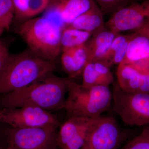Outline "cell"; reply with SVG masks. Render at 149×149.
Instances as JSON below:
<instances>
[{
  "label": "cell",
  "mask_w": 149,
  "mask_h": 149,
  "mask_svg": "<svg viewBox=\"0 0 149 149\" xmlns=\"http://www.w3.org/2000/svg\"><path fill=\"white\" fill-rule=\"evenodd\" d=\"M68 80L69 77L63 78L51 73L27 87L0 95V107L33 106L50 112L64 109Z\"/></svg>",
  "instance_id": "1"
},
{
  "label": "cell",
  "mask_w": 149,
  "mask_h": 149,
  "mask_svg": "<svg viewBox=\"0 0 149 149\" xmlns=\"http://www.w3.org/2000/svg\"><path fill=\"white\" fill-rule=\"evenodd\" d=\"M56 69L54 62L40 57L29 49L10 54L0 74V95L27 87Z\"/></svg>",
  "instance_id": "2"
},
{
  "label": "cell",
  "mask_w": 149,
  "mask_h": 149,
  "mask_svg": "<svg viewBox=\"0 0 149 149\" xmlns=\"http://www.w3.org/2000/svg\"><path fill=\"white\" fill-rule=\"evenodd\" d=\"M63 29L55 20L42 15L22 22L18 33L32 52L55 63L61 52V38Z\"/></svg>",
  "instance_id": "3"
},
{
  "label": "cell",
  "mask_w": 149,
  "mask_h": 149,
  "mask_svg": "<svg viewBox=\"0 0 149 149\" xmlns=\"http://www.w3.org/2000/svg\"><path fill=\"white\" fill-rule=\"evenodd\" d=\"M112 101L109 87L85 88L70 79L64 109L68 118H97L109 109Z\"/></svg>",
  "instance_id": "4"
},
{
  "label": "cell",
  "mask_w": 149,
  "mask_h": 149,
  "mask_svg": "<svg viewBox=\"0 0 149 149\" xmlns=\"http://www.w3.org/2000/svg\"><path fill=\"white\" fill-rule=\"evenodd\" d=\"M113 109L126 125H149V94L130 93L113 83L112 92Z\"/></svg>",
  "instance_id": "5"
},
{
  "label": "cell",
  "mask_w": 149,
  "mask_h": 149,
  "mask_svg": "<svg viewBox=\"0 0 149 149\" xmlns=\"http://www.w3.org/2000/svg\"><path fill=\"white\" fill-rule=\"evenodd\" d=\"M58 126L11 128L6 140L14 149H56Z\"/></svg>",
  "instance_id": "6"
},
{
  "label": "cell",
  "mask_w": 149,
  "mask_h": 149,
  "mask_svg": "<svg viewBox=\"0 0 149 149\" xmlns=\"http://www.w3.org/2000/svg\"><path fill=\"white\" fill-rule=\"evenodd\" d=\"M0 123L18 128L59 125L60 123L58 118L51 112L30 105L1 108Z\"/></svg>",
  "instance_id": "7"
},
{
  "label": "cell",
  "mask_w": 149,
  "mask_h": 149,
  "mask_svg": "<svg viewBox=\"0 0 149 149\" xmlns=\"http://www.w3.org/2000/svg\"><path fill=\"white\" fill-rule=\"evenodd\" d=\"M123 136L114 118L101 116L97 118L80 149H118Z\"/></svg>",
  "instance_id": "8"
},
{
  "label": "cell",
  "mask_w": 149,
  "mask_h": 149,
  "mask_svg": "<svg viewBox=\"0 0 149 149\" xmlns=\"http://www.w3.org/2000/svg\"><path fill=\"white\" fill-rule=\"evenodd\" d=\"M97 118H68L61 125L58 133V148L60 149H81Z\"/></svg>",
  "instance_id": "9"
},
{
  "label": "cell",
  "mask_w": 149,
  "mask_h": 149,
  "mask_svg": "<svg viewBox=\"0 0 149 149\" xmlns=\"http://www.w3.org/2000/svg\"><path fill=\"white\" fill-rule=\"evenodd\" d=\"M149 16V0L134 3L111 15L105 27L117 34L123 31L136 30Z\"/></svg>",
  "instance_id": "10"
},
{
  "label": "cell",
  "mask_w": 149,
  "mask_h": 149,
  "mask_svg": "<svg viewBox=\"0 0 149 149\" xmlns=\"http://www.w3.org/2000/svg\"><path fill=\"white\" fill-rule=\"evenodd\" d=\"M96 4L95 0H49L43 15L55 20L64 29Z\"/></svg>",
  "instance_id": "11"
},
{
  "label": "cell",
  "mask_w": 149,
  "mask_h": 149,
  "mask_svg": "<svg viewBox=\"0 0 149 149\" xmlns=\"http://www.w3.org/2000/svg\"><path fill=\"white\" fill-rule=\"evenodd\" d=\"M120 63L132 67L141 74H149V39L135 32L131 34L125 57Z\"/></svg>",
  "instance_id": "12"
},
{
  "label": "cell",
  "mask_w": 149,
  "mask_h": 149,
  "mask_svg": "<svg viewBox=\"0 0 149 149\" xmlns=\"http://www.w3.org/2000/svg\"><path fill=\"white\" fill-rule=\"evenodd\" d=\"M116 75L117 83L126 93L149 94V74H141L128 65H118Z\"/></svg>",
  "instance_id": "13"
},
{
  "label": "cell",
  "mask_w": 149,
  "mask_h": 149,
  "mask_svg": "<svg viewBox=\"0 0 149 149\" xmlns=\"http://www.w3.org/2000/svg\"><path fill=\"white\" fill-rule=\"evenodd\" d=\"M83 82L85 88L96 86L109 87L113 83V77L110 68L100 61L89 62L82 72Z\"/></svg>",
  "instance_id": "14"
},
{
  "label": "cell",
  "mask_w": 149,
  "mask_h": 149,
  "mask_svg": "<svg viewBox=\"0 0 149 149\" xmlns=\"http://www.w3.org/2000/svg\"><path fill=\"white\" fill-rule=\"evenodd\" d=\"M119 34L114 33L106 27L91 36L86 42L89 62L101 61L109 50L112 43Z\"/></svg>",
  "instance_id": "15"
},
{
  "label": "cell",
  "mask_w": 149,
  "mask_h": 149,
  "mask_svg": "<svg viewBox=\"0 0 149 149\" xmlns=\"http://www.w3.org/2000/svg\"><path fill=\"white\" fill-rule=\"evenodd\" d=\"M104 15L97 4L93 8L77 17L67 27L88 32L93 35L105 28Z\"/></svg>",
  "instance_id": "16"
},
{
  "label": "cell",
  "mask_w": 149,
  "mask_h": 149,
  "mask_svg": "<svg viewBox=\"0 0 149 149\" xmlns=\"http://www.w3.org/2000/svg\"><path fill=\"white\" fill-rule=\"evenodd\" d=\"M14 7V19L22 22L44 12L49 0H12Z\"/></svg>",
  "instance_id": "17"
},
{
  "label": "cell",
  "mask_w": 149,
  "mask_h": 149,
  "mask_svg": "<svg viewBox=\"0 0 149 149\" xmlns=\"http://www.w3.org/2000/svg\"><path fill=\"white\" fill-rule=\"evenodd\" d=\"M130 35H121L120 34L115 38L109 50L100 61L111 68L115 65H119L122 63L125 57L129 40Z\"/></svg>",
  "instance_id": "18"
},
{
  "label": "cell",
  "mask_w": 149,
  "mask_h": 149,
  "mask_svg": "<svg viewBox=\"0 0 149 149\" xmlns=\"http://www.w3.org/2000/svg\"><path fill=\"white\" fill-rule=\"evenodd\" d=\"M92 36L89 32L67 27L63 30L61 38V52L86 44Z\"/></svg>",
  "instance_id": "19"
},
{
  "label": "cell",
  "mask_w": 149,
  "mask_h": 149,
  "mask_svg": "<svg viewBox=\"0 0 149 149\" xmlns=\"http://www.w3.org/2000/svg\"><path fill=\"white\" fill-rule=\"evenodd\" d=\"M104 15H112L134 3L141 2L145 0H95Z\"/></svg>",
  "instance_id": "20"
},
{
  "label": "cell",
  "mask_w": 149,
  "mask_h": 149,
  "mask_svg": "<svg viewBox=\"0 0 149 149\" xmlns=\"http://www.w3.org/2000/svg\"><path fill=\"white\" fill-rule=\"evenodd\" d=\"M72 56L77 77L82 74L83 70L89 62V56L86 45L68 49Z\"/></svg>",
  "instance_id": "21"
},
{
  "label": "cell",
  "mask_w": 149,
  "mask_h": 149,
  "mask_svg": "<svg viewBox=\"0 0 149 149\" xmlns=\"http://www.w3.org/2000/svg\"><path fill=\"white\" fill-rule=\"evenodd\" d=\"M14 18V7L12 0H0V25L8 30Z\"/></svg>",
  "instance_id": "22"
},
{
  "label": "cell",
  "mask_w": 149,
  "mask_h": 149,
  "mask_svg": "<svg viewBox=\"0 0 149 149\" xmlns=\"http://www.w3.org/2000/svg\"><path fill=\"white\" fill-rule=\"evenodd\" d=\"M146 126L139 136L128 141L121 149H149V125Z\"/></svg>",
  "instance_id": "23"
},
{
  "label": "cell",
  "mask_w": 149,
  "mask_h": 149,
  "mask_svg": "<svg viewBox=\"0 0 149 149\" xmlns=\"http://www.w3.org/2000/svg\"><path fill=\"white\" fill-rule=\"evenodd\" d=\"M62 52L61 62L63 68L68 75V77L72 80V79L77 77V75L72 56L69 50Z\"/></svg>",
  "instance_id": "24"
},
{
  "label": "cell",
  "mask_w": 149,
  "mask_h": 149,
  "mask_svg": "<svg viewBox=\"0 0 149 149\" xmlns=\"http://www.w3.org/2000/svg\"><path fill=\"white\" fill-rule=\"evenodd\" d=\"M10 54L5 44L0 41V74L6 66Z\"/></svg>",
  "instance_id": "25"
},
{
  "label": "cell",
  "mask_w": 149,
  "mask_h": 149,
  "mask_svg": "<svg viewBox=\"0 0 149 149\" xmlns=\"http://www.w3.org/2000/svg\"><path fill=\"white\" fill-rule=\"evenodd\" d=\"M135 32L140 33L149 39V16L145 19L143 24L135 30Z\"/></svg>",
  "instance_id": "26"
},
{
  "label": "cell",
  "mask_w": 149,
  "mask_h": 149,
  "mask_svg": "<svg viewBox=\"0 0 149 149\" xmlns=\"http://www.w3.org/2000/svg\"><path fill=\"white\" fill-rule=\"evenodd\" d=\"M5 29L3 28V27L0 25V36H1L3 32L4 31Z\"/></svg>",
  "instance_id": "27"
},
{
  "label": "cell",
  "mask_w": 149,
  "mask_h": 149,
  "mask_svg": "<svg viewBox=\"0 0 149 149\" xmlns=\"http://www.w3.org/2000/svg\"><path fill=\"white\" fill-rule=\"evenodd\" d=\"M6 149H14L13 148H12V147H11V146H9L8 148H7Z\"/></svg>",
  "instance_id": "28"
},
{
  "label": "cell",
  "mask_w": 149,
  "mask_h": 149,
  "mask_svg": "<svg viewBox=\"0 0 149 149\" xmlns=\"http://www.w3.org/2000/svg\"><path fill=\"white\" fill-rule=\"evenodd\" d=\"M0 149H2V147H0Z\"/></svg>",
  "instance_id": "29"
}]
</instances>
